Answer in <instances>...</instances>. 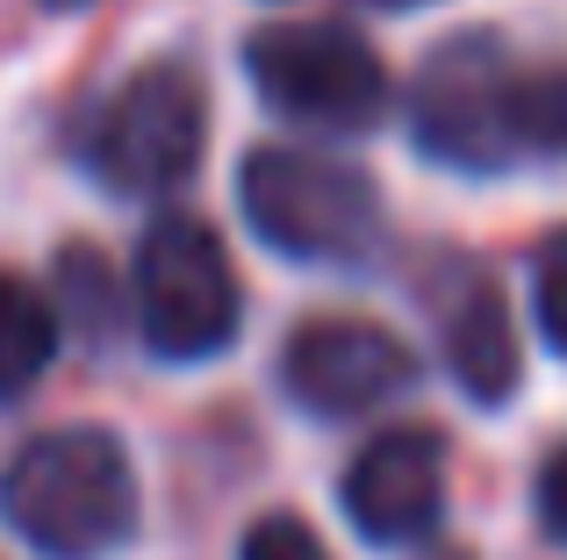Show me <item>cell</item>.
I'll use <instances>...</instances> for the list:
<instances>
[{"mask_svg": "<svg viewBox=\"0 0 567 560\" xmlns=\"http://www.w3.org/2000/svg\"><path fill=\"white\" fill-rule=\"evenodd\" d=\"M0 518L43 560H109L137 532L130 453L94 424L29 438L0 475Z\"/></svg>", "mask_w": 567, "mask_h": 560, "instance_id": "1", "label": "cell"}, {"mask_svg": "<svg viewBox=\"0 0 567 560\" xmlns=\"http://www.w3.org/2000/svg\"><path fill=\"white\" fill-rule=\"evenodd\" d=\"M237 201L259 245L302 267H346L381 238V187L346 158L302 152V144H259L237 173Z\"/></svg>", "mask_w": 567, "mask_h": 560, "instance_id": "2", "label": "cell"}, {"mask_svg": "<svg viewBox=\"0 0 567 560\" xmlns=\"http://www.w3.org/2000/svg\"><path fill=\"white\" fill-rule=\"evenodd\" d=\"M202 137H208L202 80L187 65H144L94 108V123L80 129V158L109 195L158 201L187 187V173L202 166Z\"/></svg>", "mask_w": 567, "mask_h": 560, "instance_id": "3", "label": "cell"}, {"mask_svg": "<svg viewBox=\"0 0 567 560\" xmlns=\"http://www.w3.org/2000/svg\"><path fill=\"white\" fill-rule=\"evenodd\" d=\"M137 294V331L158 360H216L237 338V273L230 252L194 216H158L130 267Z\"/></svg>", "mask_w": 567, "mask_h": 560, "instance_id": "4", "label": "cell"}, {"mask_svg": "<svg viewBox=\"0 0 567 560\" xmlns=\"http://www.w3.org/2000/svg\"><path fill=\"white\" fill-rule=\"evenodd\" d=\"M245 72L274 115H295L331 137H360L388 108V72L338 22H274L245 43Z\"/></svg>", "mask_w": 567, "mask_h": 560, "instance_id": "5", "label": "cell"}, {"mask_svg": "<svg viewBox=\"0 0 567 560\" xmlns=\"http://www.w3.org/2000/svg\"><path fill=\"white\" fill-rule=\"evenodd\" d=\"M517 65L496 37H453L424 58L410 86V137L424 158L460 173H503L517 166Z\"/></svg>", "mask_w": 567, "mask_h": 560, "instance_id": "6", "label": "cell"}, {"mask_svg": "<svg viewBox=\"0 0 567 560\" xmlns=\"http://www.w3.org/2000/svg\"><path fill=\"white\" fill-rule=\"evenodd\" d=\"M410 345L367 317H317L280 352V381L309 417H367L374 403L410 388Z\"/></svg>", "mask_w": 567, "mask_h": 560, "instance_id": "7", "label": "cell"}, {"mask_svg": "<svg viewBox=\"0 0 567 560\" xmlns=\"http://www.w3.org/2000/svg\"><path fill=\"white\" fill-rule=\"evenodd\" d=\"M346 518L367 547H424L445 518V438L431 424L367 438L346 467Z\"/></svg>", "mask_w": 567, "mask_h": 560, "instance_id": "8", "label": "cell"}, {"mask_svg": "<svg viewBox=\"0 0 567 560\" xmlns=\"http://www.w3.org/2000/svg\"><path fill=\"white\" fill-rule=\"evenodd\" d=\"M439 345H445V374L460 381V395L482 409H503L517 388V331L503 288L482 267H453L439 294Z\"/></svg>", "mask_w": 567, "mask_h": 560, "instance_id": "9", "label": "cell"}, {"mask_svg": "<svg viewBox=\"0 0 567 560\" xmlns=\"http://www.w3.org/2000/svg\"><path fill=\"white\" fill-rule=\"evenodd\" d=\"M51 352H58V309L22 273H0V403L37 388Z\"/></svg>", "mask_w": 567, "mask_h": 560, "instance_id": "10", "label": "cell"}, {"mask_svg": "<svg viewBox=\"0 0 567 560\" xmlns=\"http://www.w3.org/2000/svg\"><path fill=\"white\" fill-rule=\"evenodd\" d=\"M517 158H567V65H517Z\"/></svg>", "mask_w": 567, "mask_h": 560, "instance_id": "11", "label": "cell"}, {"mask_svg": "<svg viewBox=\"0 0 567 560\" xmlns=\"http://www.w3.org/2000/svg\"><path fill=\"white\" fill-rule=\"evenodd\" d=\"M58 288H65V317L101 345V338H109V317H115V288H109V273H101V259L86 252V245L58 259Z\"/></svg>", "mask_w": 567, "mask_h": 560, "instance_id": "12", "label": "cell"}, {"mask_svg": "<svg viewBox=\"0 0 567 560\" xmlns=\"http://www.w3.org/2000/svg\"><path fill=\"white\" fill-rule=\"evenodd\" d=\"M532 317H539L546 345L567 360V230H554L532 259Z\"/></svg>", "mask_w": 567, "mask_h": 560, "instance_id": "13", "label": "cell"}, {"mask_svg": "<svg viewBox=\"0 0 567 560\" xmlns=\"http://www.w3.org/2000/svg\"><path fill=\"white\" fill-rule=\"evenodd\" d=\"M237 560H331V547H323L302 518H259L237 539Z\"/></svg>", "mask_w": 567, "mask_h": 560, "instance_id": "14", "label": "cell"}, {"mask_svg": "<svg viewBox=\"0 0 567 560\" xmlns=\"http://www.w3.org/2000/svg\"><path fill=\"white\" fill-rule=\"evenodd\" d=\"M539 525H546V539L567 547V446L539 467Z\"/></svg>", "mask_w": 567, "mask_h": 560, "instance_id": "15", "label": "cell"}, {"mask_svg": "<svg viewBox=\"0 0 567 560\" xmlns=\"http://www.w3.org/2000/svg\"><path fill=\"white\" fill-rule=\"evenodd\" d=\"M374 8H410V0H374Z\"/></svg>", "mask_w": 567, "mask_h": 560, "instance_id": "16", "label": "cell"}, {"mask_svg": "<svg viewBox=\"0 0 567 560\" xmlns=\"http://www.w3.org/2000/svg\"><path fill=\"white\" fill-rule=\"evenodd\" d=\"M51 8H80V0H51Z\"/></svg>", "mask_w": 567, "mask_h": 560, "instance_id": "17", "label": "cell"}, {"mask_svg": "<svg viewBox=\"0 0 567 560\" xmlns=\"http://www.w3.org/2000/svg\"><path fill=\"white\" fill-rule=\"evenodd\" d=\"M431 560H460V553H431Z\"/></svg>", "mask_w": 567, "mask_h": 560, "instance_id": "18", "label": "cell"}]
</instances>
